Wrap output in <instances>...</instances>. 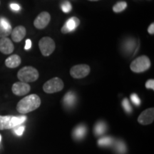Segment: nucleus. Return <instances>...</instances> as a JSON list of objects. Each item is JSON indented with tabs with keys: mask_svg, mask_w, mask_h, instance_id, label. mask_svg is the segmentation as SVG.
<instances>
[{
	"mask_svg": "<svg viewBox=\"0 0 154 154\" xmlns=\"http://www.w3.org/2000/svg\"><path fill=\"white\" fill-rule=\"evenodd\" d=\"M151 67V61L147 56H140L132 61L130 65L131 70L134 73L146 72Z\"/></svg>",
	"mask_w": 154,
	"mask_h": 154,
	"instance_id": "nucleus-3",
	"label": "nucleus"
},
{
	"mask_svg": "<svg viewBox=\"0 0 154 154\" xmlns=\"http://www.w3.org/2000/svg\"><path fill=\"white\" fill-rule=\"evenodd\" d=\"M0 24H1L4 28L7 29H12L9 21L7 20V19L4 18V17H0Z\"/></svg>",
	"mask_w": 154,
	"mask_h": 154,
	"instance_id": "nucleus-23",
	"label": "nucleus"
},
{
	"mask_svg": "<svg viewBox=\"0 0 154 154\" xmlns=\"http://www.w3.org/2000/svg\"><path fill=\"white\" fill-rule=\"evenodd\" d=\"M16 127L17 128H15V129H14L15 134H16L17 136H22V135L23 134V133H24V129H25L24 126H20V125H19V126H17Z\"/></svg>",
	"mask_w": 154,
	"mask_h": 154,
	"instance_id": "nucleus-26",
	"label": "nucleus"
},
{
	"mask_svg": "<svg viewBox=\"0 0 154 154\" xmlns=\"http://www.w3.org/2000/svg\"><path fill=\"white\" fill-rule=\"evenodd\" d=\"M116 149L119 153L124 154L126 151V146L124 142L119 140L116 143Z\"/></svg>",
	"mask_w": 154,
	"mask_h": 154,
	"instance_id": "nucleus-19",
	"label": "nucleus"
},
{
	"mask_svg": "<svg viewBox=\"0 0 154 154\" xmlns=\"http://www.w3.org/2000/svg\"><path fill=\"white\" fill-rule=\"evenodd\" d=\"M31 47H32V41H31L29 38H28V39L26 40V42H25L24 49L29 50Z\"/></svg>",
	"mask_w": 154,
	"mask_h": 154,
	"instance_id": "nucleus-28",
	"label": "nucleus"
},
{
	"mask_svg": "<svg viewBox=\"0 0 154 154\" xmlns=\"http://www.w3.org/2000/svg\"><path fill=\"white\" fill-rule=\"evenodd\" d=\"M64 84L61 79L55 77L47 81L43 86V90L47 94H54L61 91Z\"/></svg>",
	"mask_w": 154,
	"mask_h": 154,
	"instance_id": "nucleus-5",
	"label": "nucleus"
},
{
	"mask_svg": "<svg viewBox=\"0 0 154 154\" xmlns=\"http://www.w3.org/2000/svg\"><path fill=\"white\" fill-rule=\"evenodd\" d=\"M14 49V44L11 39L7 37L1 38L0 39V51L4 54H10Z\"/></svg>",
	"mask_w": 154,
	"mask_h": 154,
	"instance_id": "nucleus-10",
	"label": "nucleus"
},
{
	"mask_svg": "<svg viewBox=\"0 0 154 154\" xmlns=\"http://www.w3.org/2000/svg\"><path fill=\"white\" fill-rule=\"evenodd\" d=\"M17 77L20 82L24 83L34 82L38 79V72L34 67L25 66L19 71Z\"/></svg>",
	"mask_w": 154,
	"mask_h": 154,
	"instance_id": "nucleus-2",
	"label": "nucleus"
},
{
	"mask_svg": "<svg viewBox=\"0 0 154 154\" xmlns=\"http://www.w3.org/2000/svg\"><path fill=\"white\" fill-rule=\"evenodd\" d=\"M10 7L12 10L14 11H19L20 9V6L19 5H17V4H11Z\"/></svg>",
	"mask_w": 154,
	"mask_h": 154,
	"instance_id": "nucleus-30",
	"label": "nucleus"
},
{
	"mask_svg": "<svg viewBox=\"0 0 154 154\" xmlns=\"http://www.w3.org/2000/svg\"><path fill=\"white\" fill-rule=\"evenodd\" d=\"M127 7V3L126 2H119L116 3L113 7V11L115 13H119L123 11L126 9Z\"/></svg>",
	"mask_w": 154,
	"mask_h": 154,
	"instance_id": "nucleus-18",
	"label": "nucleus"
},
{
	"mask_svg": "<svg viewBox=\"0 0 154 154\" xmlns=\"http://www.w3.org/2000/svg\"><path fill=\"white\" fill-rule=\"evenodd\" d=\"M90 66L86 64H78L72 67L70 69V74L73 78L83 79L87 76L90 73Z\"/></svg>",
	"mask_w": 154,
	"mask_h": 154,
	"instance_id": "nucleus-6",
	"label": "nucleus"
},
{
	"mask_svg": "<svg viewBox=\"0 0 154 154\" xmlns=\"http://www.w3.org/2000/svg\"><path fill=\"white\" fill-rule=\"evenodd\" d=\"M113 142V139L111 137H103L100 138L98 141L99 146H109L111 145Z\"/></svg>",
	"mask_w": 154,
	"mask_h": 154,
	"instance_id": "nucleus-20",
	"label": "nucleus"
},
{
	"mask_svg": "<svg viewBox=\"0 0 154 154\" xmlns=\"http://www.w3.org/2000/svg\"><path fill=\"white\" fill-rule=\"evenodd\" d=\"M12 29H7L4 28L1 24H0V38L7 37L9 34H11Z\"/></svg>",
	"mask_w": 154,
	"mask_h": 154,
	"instance_id": "nucleus-21",
	"label": "nucleus"
},
{
	"mask_svg": "<svg viewBox=\"0 0 154 154\" xmlns=\"http://www.w3.org/2000/svg\"><path fill=\"white\" fill-rule=\"evenodd\" d=\"M76 95H75L74 93H73L72 91L68 92V93L64 96V98H63V103H64L65 106L69 107L72 106L76 103Z\"/></svg>",
	"mask_w": 154,
	"mask_h": 154,
	"instance_id": "nucleus-15",
	"label": "nucleus"
},
{
	"mask_svg": "<svg viewBox=\"0 0 154 154\" xmlns=\"http://www.w3.org/2000/svg\"><path fill=\"white\" fill-rule=\"evenodd\" d=\"M21 58L19 55L14 54L9 57L6 59L5 65L6 66L10 69H14L18 67L21 64Z\"/></svg>",
	"mask_w": 154,
	"mask_h": 154,
	"instance_id": "nucleus-13",
	"label": "nucleus"
},
{
	"mask_svg": "<svg viewBox=\"0 0 154 154\" xmlns=\"http://www.w3.org/2000/svg\"><path fill=\"white\" fill-rule=\"evenodd\" d=\"M80 24V20L76 17H73L66 21L63 27L61 28V32L63 34H68L77 28Z\"/></svg>",
	"mask_w": 154,
	"mask_h": 154,
	"instance_id": "nucleus-11",
	"label": "nucleus"
},
{
	"mask_svg": "<svg viewBox=\"0 0 154 154\" xmlns=\"http://www.w3.org/2000/svg\"><path fill=\"white\" fill-rule=\"evenodd\" d=\"M40 105L41 99L39 96L36 94H32L23 98L19 101L17 106V110L22 114H26L36 110L40 106Z\"/></svg>",
	"mask_w": 154,
	"mask_h": 154,
	"instance_id": "nucleus-1",
	"label": "nucleus"
},
{
	"mask_svg": "<svg viewBox=\"0 0 154 154\" xmlns=\"http://www.w3.org/2000/svg\"><path fill=\"white\" fill-rule=\"evenodd\" d=\"M51 20V16L47 11H42L36 17L34 22V26L38 29H43L46 28Z\"/></svg>",
	"mask_w": 154,
	"mask_h": 154,
	"instance_id": "nucleus-7",
	"label": "nucleus"
},
{
	"mask_svg": "<svg viewBox=\"0 0 154 154\" xmlns=\"http://www.w3.org/2000/svg\"><path fill=\"white\" fill-rule=\"evenodd\" d=\"M154 120V109L149 108L143 111L138 118V123L142 125H149L153 123Z\"/></svg>",
	"mask_w": 154,
	"mask_h": 154,
	"instance_id": "nucleus-8",
	"label": "nucleus"
},
{
	"mask_svg": "<svg viewBox=\"0 0 154 154\" xmlns=\"http://www.w3.org/2000/svg\"><path fill=\"white\" fill-rule=\"evenodd\" d=\"M146 87L150 89L154 90V81L153 79H149L146 83Z\"/></svg>",
	"mask_w": 154,
	"mask_h": 154,
	"instance_id": "nucleus-27",
	"label": "nucleus"
},
{
	"mask_svg": "<svg viewBox=\"0 0 154 154\" xmlns=\"http://www.w3.org/2000/svg\"><path fill=\"white\" fill-rule=\"evenodd\" d=\"M61 9H62V11H63V12L68 13L72 9V6L69 2L66 1V2H64L62 5H61Z\"/></svg>",
	"mask_w": 154,
	"mask_h": 154,
	"instance_id": "nucleus-22",
	"label": "nucleus"
},
{
	"mask_svg": "<svg viewBox=\"0 0 154 154\" xmlns=\"http://www.w3.org/2000/svg\"><path fill=\"white\" fill-rule=\"evenodd\" d=\"M26 33V28L23 26H18L11 31V39L14 42H21L25 37Z\"/></svg>",
	"mask_w": 154,
	"mask_h": 154,
	"instance_id": "nucleus-12",
	"label": "nucleus"
},
{
	"mask_svg": "<svg viewBox=\"0 0 154 154\" xmlns=\"http://www.w3.org/2000/svg\"><path fill=\"white\" fill-rule=\"evenodd\" d=\"M1 139H2V136H1V135H0V142H1Z\"/></svg>",
	"mask_w": 154,
	"mask_h": 154,
	"instance_id": "nucleus-32",
	"label": "nucleus"
},
{
	"mask_svg": "<svg viewBox=\"0 0 154 154\" xmlns=\"http://www.w3.org/2000/svg\"><path fill=\"white\" fill-rule=\"evenodd\" d=\"M38 47L42 55L44 57H49L55 50V42L51 37L45 36L39 40Z\"/></svg>",
	"mask_w": 154,
	"mask_h": 154,
	"instance_id": "nucleus-4",
	"label": "nucleus"
},
{
	"mask_svg": "<svg viewBox=\"0 0 154 154\" xmlns=\"http://www.w3.org/2000/svg\"><path fill=\"white\" fill-rule=\"evenodd\" d=\"M148 32L151 34V35H153L154 34V24L152 23V24H150V26L148 28Z\"/></svg>",
	"mask_w": 154,
	"mask_h": 154,
	"instance_id": "nucleus-29",
	"label": "nucleus"
},
{
	"mask_svg": "<svg viewBox=\"0 0 154 154\" xmlns=\"http://www.w3.org/2000/svg\"><path fill=\"white\" fill-rule=\"evenodd\" d=\"M122 106H123V107H124V109H125V111H126V112H128V113L131 112L132 108H131V106L129 101H128V99H124V100H123Z\"/></svg>",
	"mask_w": 154,
	"mask_h": 154,
	"instance_id": "nucleus-24",
	"label": "nucleus"
},
{
	"mask_svg": "<svg viewBox=\"0 0 154 154\" xmlns=\"http://www.w3.org/2000/svg\"><path fill=\"white\" fill-rule=\"evenodd\" d=\"M86 133V128L84 125H80L77 126L74 131V136L76 139H81L84 138Z\"/></svg>",
	"mask_w": 154,
	"mask_h": 154,
	"instance_id": "nucleus-16",
	"label": "nucleus"
},
{
	"mask_svg": "<svg viewBox=\"0 0 154 154\" xmlns=\"http://www.w3.org/2000/svg\"><path fill=\"white\" fill-rule=\"evenodd\" d=\"M13 94L17 96H24L28 94L31 90V86L29 85L27 83H24L22 82H16L13 84L12 88Z\"/></svg>",
	"mask_w": 154,
	"mask_h": 154,
	"instance_id": "nucleus-9",
	"label": "nucleus"
},
{
	"mask_svg": "<svg viewBox=\"0 0 154 154\" xmlns=\"http://www.w3.org/2000/svg\"><path fill=\"white\" fill-rule=\"evenodd\" d=\"M131 101L133 103H134V104H135L136 106H139L140 104V99H139V97H138L137 94H131Z\"/></svg>",
	"mask_w": 154,
	"mask_h": 154,
	"instance_id": "nucleus-25",
	"label": "nucleus"
},
{
	"mask_svg": "<svg viewBox=\"0 0 154 154\" xmlns=\"http://www.w3.org/2000/svg\"><path fill=\"white\" fill-rule=\"evenodd\" d=\"M106 126L105 123L103 121H99L96 124L95 128H94V133L96 135H101L106 131Z\"/></svg>",
	"mask_w": 154,
	"mask_h": 154,
	"instance_id": "nucleus-17",
	"label": "nucleus"
},
{
	"mask_svg": "<svg viewBox=\"0 0 154 154\" xmlns=\"http://www.w3.org/2000/svg\"><path fill=\"white\" fill-rule=\"evenodd\" d=\"M88 1H91V2H97V1H99V0H88Z\"/></svg>",
	"mask_w": 154,
	"mask_h": 154,
	"instance_id": "nucleus-31",
	"label": "nucleus"
},
{
	"mask_svg": "<svg viewBox=\"0 0 154 154\" xmlns=\"http://www.w3.org/2000/svg\"><path fill=\"white\" fill-rule=\"evenodd\" d=\"M11 119H12L11 116H0V130L13 128Z\"/></svg>",
	"mask_w": 154,
	"mask_h": 154,
	"instance_id": "nucleus-14",
	"label": "nucleus"
}]
</instances>
